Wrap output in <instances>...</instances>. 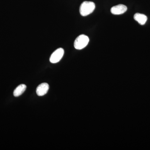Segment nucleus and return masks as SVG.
<instances>
[{
    "mask_svg": "<svg viewBox=\"0 0 150 150\" xmlns=\"http://www.w3.org/2000/svg\"><path fill=\"white\" fill-rule=\"evenodd\" d=\"M94 3L91 1L83 2L80 7V13L83 16H86L93 12L95 9Z\"/></svg>",
    "mask_w": 150,
    "mask_h": 150,
    "instance_id": "obj_1",
    "label": "nucleus"
},
{
    "mask_svg": "<svg viewBox=\"0 0 150 150\" xmlns=\"http://www.w3.org/2000/svg\"><path fill=\"white\" fill-rule=\"evenodd\" d=\"M89 41V38L87 35L82 34L76 38L74 43V46L76 49L81 50L87 46Z\"/></svg>",
    "mask_w": 150,
    "mask_h": 150,
    "instance_id": "obj_2",
    "label": "nucleus"
},
{
    "mask_svg": "<svg viewBox=\"0 0 150 150\" xmlns=\"http://www.w3.org/2000/svg\"><path fill=\"white\" fill-rule=\"evenodd\" d=\"M64 54V51L62 48H59L53 52L50 58V61L52 64H56L61 61Z\"/></svg>",
    "mask_w": 150,
    "mask_h": 150,
    "instance_id": "obj_3",
    "label": "nucleus"
},
{
    "mask_svg": "<svg viewBox=\"0 0 150 150\" xmlns=\"http://www.w3.org/2000/svg\"><path fill=\"white\" fill-rule=\"evenodd\" d=\"M127 10L126 6L123 4H119L111 8L110 11L114 15H121L126 12Z\"/></svg>",
    "mask_w": 150,
    "mask_h": 150,
    "instance_id": "obj_4",
    "label": "nucleus"
},
{
    "mask_svg": "<svg viewBox=\"0 0 150 150\" xmlns=\"http://www.w3.org/2000/svg\"><path fill=\"white\" fill-rule=\"evenodd\" d=\"M49 85L46 83H41L36 88V93L38 96H43L47 93L49 90Z\"/></svg>",
    "mask_w": 150,
    "mask_h": 150,
    "instance_id": "obj_5",
    "label": "nucleus"
},
{
    "mask_svg": "<svg viewBox=\"0 0 150 150\" xmlns=\"http://www.w3.org/2000/svg\"><path fill=\"white\" fill-rule=\"evenodd\" d=\"M134 19L139 23L140 24L144 25L147 21V17L144 14L140 13L135 14L134 16Z\"/></svg>",
    "mask_w": 150,
    "mask_h": 150,
    "instance_id": "obj_6",
    "label": "nucleus"
},
{
    "mask_svg": "<svg viewBox=\"0 0 150 150\" xmlns=\"http://www.w3.org/2000/svg\"><path fill=\"white\" fill-rule=\"evenodd\" d=\"M26 89V86L25 84H21L19 85L15 89L13 92V95L15 97H18L22 94Z\"/></svg>",
    "mask_w": 150,
    "mask_h": 150,
    "instance_id": "obj_7",
    "label": "nucleus"
}]
</instances>
